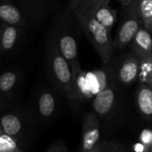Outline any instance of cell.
I'll list each match as a JSON object with an SVG mask.
<instances>
[{
	"label": "cell",
	"mask_w": 152,
	"mask_h": 152,
	"mask_svg": "<svg viewBox=\"0 0 152 152\" xmlns=\"http://www.w3.org/2000/svg\"><path fill=\"white\" fill-rule=\"evenodd\" d=\"M0 126L6 135L15 139L22 135L24 130V121L19 114L7 113L0 116Z\"/></svg>",
	"instance_id": "30bf717a"
},
{
	"label": "cell",
	"mask_w": 152,
	"mask_h": 152,
	"mask_svg": "<svg viewBox=\"0 0 152 152\" xmlns=\"http://www.w3.org/2000/svg\"><path fill=\"white\" fill-rule=\"evenodd\" d=\"M138 72V65L134 61H127L125 62L119 70V78L124 83H128L132 82L137 75Z\"/></svg>",
	"instance_id": "9a60e30c"
},
{
	"label": "cell",
	"mask_w": 152,
	"mask_h": 152,
	"mask_svg": "<svg viewBox=\"0 0 152 152\" xmlns=\"http://www.w3.org/2000/svg\"><path fill=\"white\" fill-rule=\"evenodd\" d=\"M73 15L87 39L98 51L102 61L107 64L112 55V46L107 30L99 23L93 15H84L81 14H73Z\"/></svg>",
	"instance_id": "3957f363"
},
{
	"label": "cell",
	"mask_w": 152,
	"mask_h": 152,
	"mask_svg": "<svg viewBox=\"0 0 152 152\" xmlns=\"http://www.w3.org/2000/svg\"><path fill=\"white\" fill-rule=\"evenodd\" d=\"M2 54V47H1V25H0V56Z\"/></svg>",
	"instance_id": "603a6c76"
},
{
	"label": "cell",
	"mask_w": 152,
	"mask_h": 152,
	"mask_svg": "<svg viewBox=\"0 0 152 152\" xmlns=\"http://www.w3.org/2000/svg\"><path fill=\"white\" fill-rule=\"evenodd\" d=\"M138 23L134 19H129L125 21L118 31L116 39L117 45L124 46L129 43L134 38L136 32L138 31Z\"/></svg>",
	"instance_id": "7c38bea8"
},
{
	"label": "cell",
	"mask_w": 152,
	"mask_h": 152,
	"mask_svg": "<svg viewBox=\"0 0 152 152\" xmlns=\"http://www.w3.org/2000/svg\"><path fill=\"white\" fill-rule=\"evenodd\" d=\"M115 102V93L113 88L109 87L107 83L102 88L99 89L92 102L94 113L98 117H106L109 115Z\"/></svg>",
	"instance_id": "ba28073f"
},
{
	"label": "cell",
	"mask_w": 152,
	"mask_h": 152,
	"mask_svg": "<svg viewBox=\"0 0 152 152\" xmlns=\"http://www.w3.org/2000/svg\"><path fill=\"white\" fill-rule=\"evenodd\" d=\"M105 152H127L125 148L116 141L106 142Z\"/></svg>",
	"instance_id": "d6986e66"
},
{
	"label": "cell",
	"mask_w": 152,
	"mask_h": 152,
	"mask_svg": "<svg viewBox=\"0 0 152 152\" xmlns=\"http://www.w3.org/2000/svg\"><path fill=\"white\" fill-rule=\"evenodd\" d=\"M135 41L138 44V46L145 50V51H150L152 48V39L150 37V34L148 31L145 30H138L134 36Z\"/></svg>",
	"instance_id": "e0dca14e"
},
{
	"label": "cell",
	"mask_w": 152,
	"mask_h": 152,
	"mask_svg": "<svg viewBox=\"0 0 152 152\" xmlns=\"http://www.w3.org/2000/svg\"><path fill=\"white\" fill-rule=\"evenodd\" d=\"M59 99L54 90L47 86L41 87L36 93L34 99V112L40 121L52 119L57 110Z\"/></svg>",
	"instance_id": "277c9868"
},
{
	"label": "cell",
	"mask_w": 152,
	"mask_h": 152,
	"mask_svg": "<svg viewBox=\"0 0 152 152\" xmlns=\"http://www.w3.org/2000/svg\"><path fill=\"white\" fill-rule=\"evenodd\" d=\"M140 141L144 147H146V149L149 151L152 146V131L144 130L140 135Z\"/></svg>",
	"instance_id": "ac0fdd59"
},
{
	"label": "cell",
	"mask_w": 152,
	"mask_h": 152,
	"mask_svg": "<svg viewBox=\"0 0 152 152\" xmlns=\"http://www.w3.org/2000/svg\"><path fill=\"white\" fill-rule=\"evenodd\" d=\"M140 11L141 18L148 31L152 29V0H140Z\"/></svg>",
	"instance_id": "2e32d148"
},
{
	"label": "cell",
	"mask_w": 152,
	"mask_h": 152,
	"mask_svg": "<svg viewBox=\"0 0 152 152\" xmlns=\"http://www.w3.org/2000/svg\"><path fill=\"white\" fill-rule=\"evenodd\" d=\"M4 99H5V98L0 94V108L2 107V106H3V102H4Z\"/></svg>",
	"instance_id": "cb8c5ba5"
},
{
	"label": "cell",
	"mask_w": 152,
	"mask_h": 152,
	"mask_svg": "<svg viewBox=\"0 0 152 152\" xmlns=\"http://www.w3.org/2000/svg\"><path fill=\"white\" fill-rule=\"evenodd\" d=\"M29 18L31 23H40L51 10L54 0H11Z\"/></svg>",
	"instance_id": "8992f818"
},
{
	"label": "cell",
	"mask_w": 152,
	"mask_h": 152,
	"mask_svg": "<svg viewBox=\"0 0 152 152\" xmlns=\"http://www.w3.org/2000/svg\"><path fill=\"white\" fill-rule=\"evenodd\" d=\"M92 15L96 18V20L99 23H101L107 30V31H109V29L113 26L115 23L114 15L107 8V5H103L99 7V8H97L95 12L92 14Z\"/></svg>",
	"instance_id": "5bb4252c"
},
{
	"label": "cell",
	"mask_w": 152,
	"mask_h": 152,
	"mask_svg": "<svg viewBox=\"0 0 152 152\" xmlns=\"http://www.w3.org/2000/svg\"><path fill=\"white\" fill-rule=\"evenodd\" d=\"M101 126L95 113L89 112L83 116L81 152H89L101 140Z\"/></svg>",
	"instance_id": "5b68a950"
},
{
	"label": "cell",
	"mask_w": 152,
	"mask_h": 152,
	"mask_svg": "<svg viewBox=\"0 0 152 152\" xmlns=\"http://www.w3.org/2000/svg\"><path fill=\"white\" fill-rule=\"evenodd\" d=\"M20 81V72L7 70L0 73V94L5 99L14 95Z\"/></svg>",
	"instance_id": "8fae6325"
},
{
	"label": "cell",
	"mask_w": 152,
	"mask_h": 152,
	"mask_svg": "<svg viewBox=\"0 0 152 152\" xmlns=\"http://www.w3.org/2000/svg\"><path fill=\"white\" fill-rule=\"evenodd\" d=\"M0 23L23 29L32 24L24 13L11 0H0Z\"/></svg>",
	"instance_id": "52a82bcc"
},
{
	"label": "cell",
	"mask_w": 152,
	"mask_h": 152,
	"mask_svg": "<svg viewBox=\"0 0 152 152\" xmlns=\"http://www.w3.org/2000/svg\"><path fill=\"white\" fill-rule=\"evenodd\" d=\"M23 28L6 23H1V47L2 54L13 52L19 44L23 34Z\"/></svg>",
	"instance_id": "9c48e42d"
},
{
	"label": "cell",
	"mask_w": 152,
	"mask_h": 152,
	"mask_svg": "<svg viewBox=\"0 0 152 152\" xmlns=\"http://www.w3.org/2000/svg\"><path fill=\"white\" fill-rule=\"evenodd\" d=\"M46 59L49 79L56 89L70 101H80L71 67L60 53L50 32H48L46 39Z\"/></svg>",
	"instance_id": "6da1fadb"
},
{
	"label": "cell",
	"mask_w": 152,
	"mask_h": 152,
	"mask_svg": "<svg viewBox=\"0 0 152 152\" xmlns=\"http://www.w3.org/2000/svg\"><path fill=\"white\" fill-rule=\"evenodd\" d=\"M137 103L139 109L145 115H152V91L148 88H143L138 94Z\"/></svg>",
	"instance_id": "4fadbf2b"
},
{
	"label": "cell",
	"mask_w": 152,
	"mask_h": 152,
	"mask_svg": "<svg viewBox=\"0 0 152 152\" xmlns=\"http://www.w3.org/2000/svg\"><path fill=\"white\" fill-rule=\"evenodd\" d=\"M88 0H69L68 2V8L72 11H77L81 9L86 3Z\"/></svg>",
	"instance_id": "ffe728a7"
},
{
	"label": "cell",
	"mask_w": 152,
	"mask_h": 152,
	"mask_svg": "<svg viewBox=\"0 0 152 152\" xmlns=\"http://www.w3.org/2000/svg\"><path fill=\"white\" fill-rule=\"evenodd\" d=\"M106 141H100L94 148L90 150L89 152H105Z\"/></svg>",
	"instance_id": "7402d4cb"
},
{
	"label": "cell",
	"mask_w": 152,
	"mask_h": 152,
	"mask_svg": "<svg viewBox=\"0 0 152 152\" xmlns=\"http://www.w3.org/2000/svg\"><path fill=\"white\" fill-rule=\"evenodd\" d=\"M73 17L72 12L67 7L65 11L56 15L49 32L52 34L60 53L68 62L75 80L76 76L83 71L79 61L78 41L72 23Z\"/></svg>",
	"instance_id": "7a4b0ae2"
},
{
	"label": "cell",
	"mask_w": 152,
	"mask_h": 152,
	"mask_svg": "<svg viewBox=\"0 0 152 152\" xmlns=\"http://www.w3.org/2000/svg\"><path fill=\"white\" fill-rule=\"evenodd\" d=\"M46 152H68V150L64 142H56L53 144Z\"/></svg>",
	"instance_id": "44dd1931"
},
{
	"label": "cell",
	"mask_w": 152,
	"mask_h": 152,
	"mask_svg": "<svg viewBox=\"0 0 152 152\" xmlns=\"http://www.w3.org/2000/svg\"><path fill=\"white\" fill-rule=\"evenodd\" d=\"M149 152H152V146H151V148H150V149H149Z\"/></svg>",
	"instance_id": "484cf974"
},
{
	"label": "cell",
	"mask_w": 152,
	"mask_h": 152,
	"mask_svg": "<svg viewBox=\"0 0 152 152\" xmlns=\"http://www.w3.org/2000/svg\"><path fill=\"white\" fill-rule=\"evenodd\" d=\"M3 133H4V132H3V131H2V128H1V126H0V136H1Z\"/></svg>",
	"instance_id": "d4e9b609"
}]
</instances>
